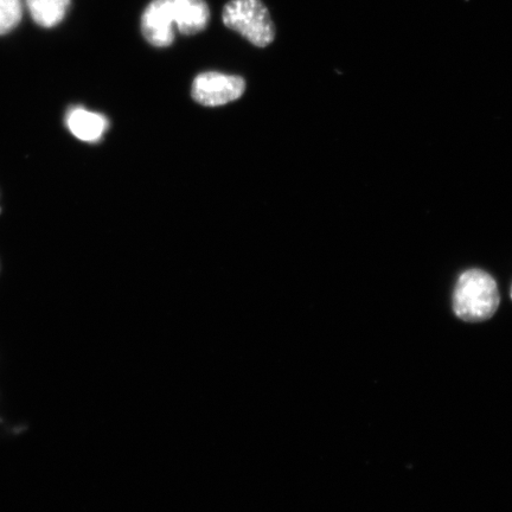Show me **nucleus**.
I'll return each mask as SVG.
<instances>
[{
    "instance_id": "1",
    "label": "nucleus",
    "mask_w": 512,
    "mask_h": 512,
    "mask_svg": "<svg viewBox=\"0 0 512 512\" xmlns=\"http://www.w3.org/2000/svg\"><path fill=\"white\" fill-rule=\"evenodd\" d=\"M209 6L204 0H152L142 16V32L153 47H170L175 25L183 35H196L208 27Z\"/></svg>"
},
{
    "instance_id": "2",
    "label": "nucleus",
    "mask_w": 512,
    "mask_h": 512,
    "mask_svg": "<svg viewBox=\"0 0 512 512\" xmlns=\"http://www.w3.org/2000/svg\"><path fill=\"white\" fill-rule=\"evenodd\" d=\"M501 304L496 280L473 268L460 275L453 292V311L467 323H482L494 317Z\"/></svg>"
},
{
    "instance_id": "3",
    "label": "nucleus",
    "mask_w": 512,
    "mask_h": 512,
    "mask_svg": "<svg viewBox=\"0 0 512 512\" xmlns=\"http://www.w3.org/2000/svg\"><path fill=\"white\" fill-rule=\"evenodd\" d=\"M224 25L259 48L270 46L275 27L270 11L261 0H230L222 12Z\"/></svg>"
},
{
    "instance_id": "4",
    "label": "nucleus",
    "mask_w": 512,
    "mask_h": 512,
    "mask_svg": "<svg viewBox=\"0 0 512 512\" xmlns=\"http://www.w3.org/2000/svg\"><path fill=\"white\" fill-rule=\"evenodd\" d=\"M246 82L240 76L207 72L196 76L192 82V98L208 107L227 105L241 98Z\"/></svg>"
},
{
    "instance_id": "5",
    "label": "nucleus",
    "mask_w": 512,
    "mask_h": 512,
    "mask_svg": "<svg viewBox=\"0 0 512 512\" xmlns=\"http://www.w3.org/2000/svg\"><path fill=\"white\" fill-rule=\"evenodd\" d=\"M67 126L68 130L82 142L95 143L104 136L108 121L104 115L75 107L67 115Z\"/></svg>"
},
{
    "instance_id": "6",
    "label": "nucleus",
    "mask_w": 512,
    "mask_h": 512,
    "mask_svg": "<svg viewBox=\"0 0 512 512\" xmlns=\"http://www.w3.org/2000/svg\"><path fill=\"white\" fill-rule=\"evenodd\" d=\"M72 0H27L31 17L43 28H53L63 21Z\"/></svg>"
},
{
    "instance_id": "7",
    "label": "nucleus",
    "mask_w": 512,
    "mask_h": 512,
    "mask_svg": "<svg viewBox=\"0 0 512 512\" xmlns=\"http://www.w3.org/2000/svg\"><path fill=\"white\" fill-rule=\"evenodd\" d=\"M22 0H0V35L8 34L21 22Z\"/></svg>"
},
{
    "instance_id": "8",
    "label": "nucleus",
    "mask_w": 512,
    "mask_h": 512,
    "mask_svg": "<svg viewBox=\"0 0 512 512\" xmlns=\"http://www.w3.org/2000/svg\"><path fill=\"white\" fill-rule=\"evenodd\" d=\"M510 294H511V299H512V286H511V292H510Z\"/></svg>"
}]
</instances>
